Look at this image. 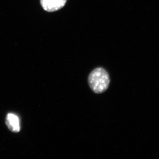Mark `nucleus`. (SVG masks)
I'll return each mask as SVG.
<instances>
[{"instance_id": "1", "label": "nucleus", "mask_w": 159, "mask_h": 159, "mask_svg": "<svg viewBox=\"0 0 159 159\" xmlns=\"http://www.w3.org/2000/svg\"><path fill=\"white\" fill-rule=\"evenodd\" d=\"M88 81L89 86L94 93L101 94L108 89L110 78L108 72L105 69L98 67L90 73Z\"/></svg>"}, {"instance_id": "2", "label": "nucleus", "mask_w": 159, "mask_h": 159, "mask_svg": "<svg viewBox=\"0 0 159 159\" xmlns=\"http://www.w3.org/2000/svg\"><path fill=\"white\" fill-rule=\"evenodd\" d=\"M67 0H40L41 5L46 11L52 12L61 9Z\"/></svg>"}, {"instance_id": "3", "label": "nucleus", "mask_w": 159, "mask_h": 159, "mask_svg": "<svg viewBox=\"0 0 159 159\" xmlns=\"http://www.w3.org/2000/svg\"><path fill=\"white\" fill-rule=\"evenodd\" d=\"M6 123L8 128L10 130L15 133L20 131V119L15 114L9 113L7 115L6 119Z\"/></svg>"}]
</instances>
